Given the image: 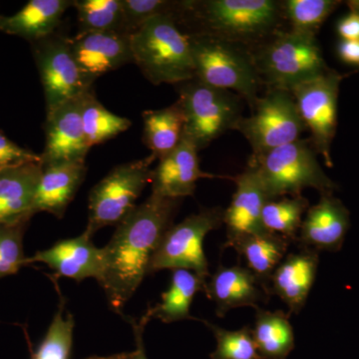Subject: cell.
<instances>
[{"mask_svg": "<svg viewBox=\"0 0 359 359\" xmlns=\"http://www.w3.org/2000/svg\"><path fill=\"white\" fill-rule=\"evenodd\" d=\"M334 0H283L280 1L283 20L290 23V32L313 37L328 16L339 6Z\"/></svg>", "mask_w": 359, "mask_h": 359, "instance_id": "f546056e", "label": "cell"}, {"mask_svg": "<svg viewBox=\"0 0 359 359\" xmlns=\"http://www.w3.org/2000/svg\"><path fill=\"white\" fill-rule=\"evenodd\" d=\"M309 208V200L302 196L269 200L262 212V224L268 233H276L294 242L301 230L302 216Z\"/></svg>", "mask_w": 359, "mask_h": 359, "instance_id": "f1b7e54d", "label": "cell"}, {"mask_svg": "<svg viewBox=\"0 0 359 359\" xmlns=\"http://www.w3.org/2000/svg\"><path fill=\"white\" fill-rule=\"evenodd\" d=\"M82 124L85 138L90 148L115 138L127 131L132 122L128 118L116 115L97 100L94 90L84 97L82 106Z\"/></svg>", "mask_w": 359, "mask_h": 359, "instance_id": "83f0119b", "label": "cell"}, {"mask_svg": "<svg viewBox=\"0 0 359 359\" xmlns=\"http://www.w3.org/2000/svg\"><path fill=\"white\" fill-rule=\"evenodd\" d=\"M41 173V162L0 169V224L34 216L33 205Z\"/></svg>", "mask_w": 359, "mask_h": 359, "instance_id": "44dd1931", "label": "cell"}, {"mask_svg": "<svg viewBox=\"0 0 359 359\" xmlns=\"http://www.w3.org/2000/svg\"><path fill=\"white\" fill-rule=\"evenodd\" d=\"M74 327V316L70 313L65 316V302L61 299L46 334L30 359H69Z\"/></svg>", "mask_w": 359, "mask_h": 359, "instance_id": "1f68e13d", "label": "cell"}, {"mask_svg": "<svg viewBox=\"0 0 359 359\" xmlns=\"http://www.w3.org/2000/svg\"><path fill=\"white\" fill-rule=\"evenodd\" d=\"M311 141L299 140L252 155L249 166L256 171L269 200L285 196L297 197L313 188L320 194H332L337 185L328 178L318 161Z\"/></svg>", "mask_w": 359, "mask_h": 359, "instance_id": "277c9868", "label": "cell"}, {"mask_svg": "<svg viewBox=\"0 0 359 359\" xmlns=\"http://www.w3.org/2000/svg\"><path fill=\"white\" fill-rule=\"evenodd\" d=\"M32 48L43 87L46 115L93 89L95 80L78 65L70 39L54 33L32 43Z\"/></svg>", "mask_w": 359, "mask_h": 359, "instance_id": "8fae6325", "label": "cell"}, {"mask_svg": "<svg viewBox=\"0 0 359 359\" xmlns=\"http://www.w3.org/2000/svg\"><path fill=\"white\" fill-rule=\"evenodd\" d=\"M179 101L186 116L184 133L202 150L242 119V97L214 88L198 79L179 84Z\"/></svg>", "mask_w": 359, "mask_h": 359, "instance_id": "ba28073f", "label": "cell"}, {"mask_svg": "<svg viewBox=\"0 0 359 359\" xmlns=\"http://www.w3.org/2000/svg\"><path fill=\"white\" fill-rule=\"evenodd\" d=\"M198 153L196 144L184 133L179 145L153 169L152 194L183 200L194 195L200 179L222 178L201 169Z\"/></svg>", "mask_w": 359, "mask_h": 359, "instance_id": "9a60e30c", "label": "cell"}, {"mask_svg": "<svg viewBox=\"0 0 359 359\" xmlns=\"http://www.w3.org/2000/svg\"><path fill=\"white\" fill-rule=\"evenodd\" d=\"M349 226V211L344 203L332 194H321L318 204L306 211L297 241L316 252H337L344 245Z\"/></svg>", "mask_w": 359, "mask_h": 359, "instance_id": "e0dca14e", "label": "cell"}, {"mask_svg": "<svg viewBox=\"0 0 359 359\" xmlns=\"http://www.w3.org/2000/svg\"><path fill=\"white\" fill-rule=\"evenodd\" d=\"M131 358H132V351H130V353H116V354H113V355H109V356H91V358H85V359H131Z\"/></svg>", "mask_w": 359, "mask_h": 359, "instance_id": "ab89813d", "label": "cell"}, {"mask_svg": "<svg viewBox=\"0 0 359 359\" xmlns=\"http://www.w3.org/2000/svg\"><path fill=\"white\" fill-rule=\"evenodd\" d=\"M252 332L262 359H287L294 351V330L283 311L257 309Z\"/></svg>", "mask_w": 359, "mask_h": 359, "instance_id": "484cf974", "label": "cell"}, {"mask_svg": "<svg viewBox=\"0 0 359 359\" xmlns=\"http://www.w3.org/2000/svg\"><path fill=\"white\" fill-rule=\"evenodd\" d=\"M133 63L151 83L182 84L195 79L190 36L174 14H160L130 36Z\"/></svg>", "mask_w": 359, "mask_h": 359, "instance_id": "3957f363", "label": "cell"}, {"mask_svg": "<svg viewBox=\"0 0 359 359\" xmlns=\"http://www.w3.org/2000/svg\"><path fill=\"white\" fill-rule=\"evenodd\" d=\"M150 155L118 165L92 188L88 200V224L85 231L93 237L101 229L117 226L136 207L137 200L152 181Z\"/></svg>", "mask_w": 359, "mask_h": 359, "instance_id": "52a82bcc", "label": "cell"}, {"mask_svg": "<svg viewBox=\"0 0 359 359\" xmlns=\"http://www.w3.org/2000/svg\"><path fill=\"white\" fill-rule=\"evenodd\" d=\"M344 76L328 68L323 74L290 90L302 122L311 133V145L330 168L334 166L330 151L337 134L339 85Z\"/></svg>", "mask_w": 359, "mask_h": 359, "instance_id": "7c38bea8", "label": "cell"}, {"mask_svg": "<svg viewBox=\"0 0 359 359\" xmlns=\"http://www.w3.org/2000/svg\"><path fill=\"white\" fill-rule=\"evenodd\" d=\"M30 162H41V156L20 147L0 132V169Z\"/></svg>", "mask_w": 359, "mask_h": 359, "instance_id": "d590c367", "label": "cell"}, {"mask_svg": "<svg viewBox=\"0 0 359 359\" xmlns=\"http://www.w3.org/2000/svg\"><path fill=\"white\" fill-rule=\"evenodd\" d=\"M179 25L192 26L189 34H202L252 50L271 39L283 18L275 0H188L179 1Z\"/></svg>", "mask_w": 359, "mask_h": 359, "instance_id": "7a4b0ae2", "label": "cell"}, {"mask_svg": "<svg viewBox=\"0 0 359 359\" xmlns=\"http://www.w3.org/2000/svg\"><path fill=\"white\" fill-rule=\"evenodd\" d=\"M205 283L188 269L172 271L171 282L166 292H163L162 301L151 306L153 318L164 323L192 320L190 314L194 297L199 292H204Z\"/></svg>", "mask_w": 359, "mask_h": 359, "instance_id": "4316f807", "label": "cell"}, {"mask_svg": "<svg viewBox=\"0 0 359 359\" xmlns=\"http://www.w3.org/2000/svg\"><path fill=\"white\" fill-rule=\"evenodd\" d=\"M231 179L237 188L224 211L223 224L226 228L224 247L245 236L268 233L262 224V212L269 199L256 171L248 165L243 173Z\"/></svg>", "mask_w": 359, "mask_h": 359, "instance_id": "2e32d148", "label": "cell"}, {"mask_svg": "<svg viewBox=\"0 0 359 359\" xmlns=\"http://www.w3.org/2000/svg\"><path fill=\"white\" fill-rule=\"evenodd\" d=\"M152 318V311L149 308L140 320H136L134 318L130 320V323L133 327L135 346H136V348L132 351L131 359H148L145 344H144V332H145L146 325Z\"/></svg>", "mask_w": 359, "mask_h": 359, "instance_id": "8d00e7d4", "label": "cell"}, {"mask_svg": "<svg viewBox=\"0 0 359 359\" xmlns=\"http://www.w3.org/2000/svg\"><path fill=\"white\" fill-rule=\"evenodd\" d=\"M182 199L151 194L117 224L103 248L102 287L109 306L123 316V309L148 276L149 264L163 236L173 224Z\"/></svg>", "mask_w": 359, "mask_h": 359, "instance_id": "6da1fadb", "label": "cell"}, {"mask_svg": "<svg viewBox=\"0 0 359 359\" xmlns=\"http://www.w3.org/2000/svg\"><path fill=\"white\" fill-rule=\"evenodd\" d=\"M337 33L342 40H359V13H351L340 20L337 25Z\"/></svg>", "mask_w": 359, "mask_h": 359, "instance_id": "74e56055", "label": "cell"}, {"mask_svg": "<svg viewBox=\"0 0 359 359\" xmlns=\"http://www.w3.org/2000/svg\"><path fill=\"white\" fill-rule=\"evenodd\" d=\"M318 266V254L304 248L285 256L273 271L269 282L271 294H276L289 308L290 313H301L313 289Z\"/></svg>", "mask_w": 359, "mask_h": 359, "instance_id": "ffe728a7", "label": "cell"}, {"mask_svg": "<svg viewBox=\"0 0 359 359\" xmlns=\"http://www.w3.org/2000/svg\"><path fill=\"white\" fill-rule=\"evenodd\" d=\"M122 33L131 36L144 23L160 14H176L179 1L167 0H121Z\"/></svg>", "mask_w": 359, "mask_h": 359, "instance_id": "e575fe53", "label": "cell"}, {"mask_svg": "<svg viewBox=\"0 0 359 359\" xmlns=\"http://www.w3.org/2000/svg\"><path fill=\"white\" fill-rule=\"evenodd\" d=\"M70 44L78 65L94 80L133 63L129 35L114 32L84 33L70 39Z\"/></svg>", "mask_w": 359, "mask_h": 359, "instance_id": "ac0fdd59", "label": "cell"}, {"mask_svg": "<svg viewBox=\"0 0 359 359\" xmlns=\"http://www.w3.org/2000/svg\"><path fill=\"white\" fill-rule=\"evenodd\" d=\"M337 51L344 62L359 66V40H341Z\"/></svg>", "mask_w": 359, "mask_h": 359, "instance_id": "f35d334b", "label": "cell"}, {"mask_svg": "<svg viewBox=\"0 0 359 359\" xmlns=\"http://www.w3.org/2000/svg\"><path fill=\"white\" fill-rule=\"evenodd\" d=\"M292 241L276 235L264 233L245 236L224 248H233L245 262L264 290L269 292V282L273 271L287 256Z\"/></svg>", "mask_w": 359, "mask_h": 359, "instance_id": "cb8c5ba5", "label": "cell"}, {"mask_svg": "<svg viewBox=\"0 0 359 359\" xmlns=\"http://www.w3.org/2000/svg\"><path fill=\"white\" fill-rule=\"evenodd\" d=\"M202 321L205 327L211 330L217 341L216 349L210 354V358L262 359L252 337V327L228 330L217 327L209 321Z\"/></svg>", "mask_w": 359, "mask_h": 359, "instance_id": "d6a6232c", "label": "cell"}, {"mask_svg": "<svg viewBox=\"0 0 359 359\" xmlns=\"http://www.w3.org/2000/svg\"><path fill=\"white\" fill-rule=\"evenodd\" d=\"M204 292L216 306L219 318L233 309H261L259 302H266L269 297L254 273L240 266H219L208 278Z\"/></svg>", "mask_w": 359, "mask_h": 359, "instance_id": "d6986e66", "label": "cell"}, {"mask_svg": "<svg viewBox=\"0 0 359 359\" xmlns=\"http://www.w3.org/2000/svg\"><path fill=\"white\" fill-rule=\"evenodd\" d=\"M30 219L0 224V280L16 275L22 266L27 264L23 238Z\"/></svg>", "mask_w": 359, "mask_h": 359, "instance_id": "836d02e7", "label": "cell"}, {"mask_svg": "<svg viewBox=\"0 0 359 359\" xmlns=\"http://www.w3.org/2000/svg\"><path fill=\"white\" fill-rule=\"evenodd\" d=\"M142 117L146 147L158 161L166 157L179 145L185 131L186 116L181 102L178 100L162 109L145 111Z\"/></svg>", "mask_w": 359, "mask_h": 359, "instance_id": "d4e9b609", "label": "cell"}, {"mask_svg": "<svg viewBox=\"0 0 359 359\" xmlns=\"http://www.w3.org/2000/svg\"><path fill=\"white\" fill-rule=\"evenodd\" d=\"M235 130L244 135L252 155L299 140L306 131L292 93L287 90L268 89L252 106V115L243 117Z\"/></svg>", "mask_w": 359, "mask_h": 359, "instance_id": "30bf717a", "label": "cell"}, {"mask_svg": "<svg viewBox=\"0 0 359 359\" xmlns=\"http://www.w3.org/2000/svg\"><path fill=\"white\" fill-rule=\"evenodd\" d=\"M189 34V33H188ZM196 79L238 94L250 107L259 98L262 83L249 50L202 34H189Z\"/></svg>", "mask_w": 359, "mask_h": 359, "instance_id": "8992f818", "label": "cell"}, {"mask_svg": "<svg viewBox=\"0 0 359 359\" xmlns=\"http://www.w3.org/2000/svg\"><path fill=\"white\" fill-rule=\"evenodd\" d=\"M348 4L349 8H351V11H358L359 13V0H353V1H348L347 2Z\"/></svg>", "mask_w": 359, "mask_h": 359, "instance_id": "60d3db41", "label": "cell"}, {"mask_svg": "<svg viewBox=\"0 0 359 359\" xmlns=\"http://www.w3.org/2000/svg\"><path fill=\"white\" fill-rule=\"evenodd\" d=\"M78 33L114 32L122 33L121 0H75Z\"/></svg>", "mask_w": 359, "mask_h": 359, "instance_id": "4dcf8cb0", "label": "cell"}, {"mask_svg": "<svg viewBox=\"0 0 359 359\" xmlns=\"http://www.w3.org/2000/svg\"><path fill=\"white\" fill-rule=\"evenodd\" d=\"M42 263L48 266L56 276L81 283L93 278L98 282L103 273V248H97L92 236L84 231L81 235L61 240L49 249L39 250L27 257L26 264Z\"/></svg>", "mask_w": 359, "mask_h": 359, "instance_id": "5bb4252c", "label": "cell"}, {"mask_svg": "<svg viewBox=\"0 0 359 359\" xmlns=\"http://www.w3.org/2000/svg\"><path fill=\"white\" fill-rule=\"evenodd\" d=\"M86 94L46 115L45 146L40 154L43 166L85 163L91 149L82 124V106Z\"/></svg>", "mask_w": 359, "mask_h": 359, "instance_id": "4fadbf2b", "label": "cell"}, {"mask_svg": "<svg viewBox=\"0 0 359 359\" xmlns=\"http://www.w3.org/2000/svg\"><path fill=\"white\" fill-rule=\"evenodd\" d=\"M224 210L205 208L190 215L184 221L172 224L163 236L149 264L148 276L163 269H188L207 283L209 263L204 250V240L210 231L223 224Z\"/></svg>", "mask_w": 359, "mask_h": 359, "instance_id": "9c48e42d", "label": "cell"}, {"mask_svg": "<svg viewBox=\"0 0 359 359\" xmlns=\"http://www.w3.org/2000/svg\"><path fill=\"white\" fill-rule=\"evenodd\" d=\"M249 52L262 83L268 89L290 91L328 69L316 39L290 30H278Z\"/></svg>", "mask_w": 359, "mask_h": 359, "instance_id": "5b68a950", "label": "cell"}, {"mask_svg": "<svg viewBox=\"0 0 359 359\" xmlns=\"http://www.w3.org/2000/svg\"><path fill=\"white\" fill-rule=\"evenodd\" d=\"M86 174V163L42 165V173L33 205L34 214L46 212L56 218L62 219Z\"/></svg>", "mask_w": 359, "mask_h": 359, "instance_id": "7402d4cb", "label": "cell"}, {"mask_svg": "<svg viewBox=\"0 0 359 359\" xmlns=\"http://www.w3.org/2000/svg\"><path fill=\"white\" fill-rule=\"evenodd\" d=\"M71 0H30L13 15H0V32L27 40L30 44L55 33Z\"/></svg>", "mask_w": 359, "mask_h": 359, "instance_id": "603a6c76", "label": "cell"}]
</instances>
